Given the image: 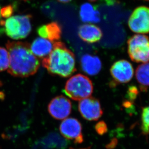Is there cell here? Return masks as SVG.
Listing matches in <instances>:
<instances>
[{
	"label": "cell",
	"mask_w": 149,
	"mask_h": 149,
	"mask_svg": "<svg viewBox=\"0 0 149 149\" xmlns=\"http://www.w3.org/2000/svg\"><path fill=\"white\" fill-rule=\"evenodd\" d=\"M128 52L131 60L136 63L149 62V38L136 35L128 41Z\"/></svg>",
	"instance_id": "5b68a950"
},
{
	"label": "cell",
	"mask_w": 149,
	"mask_h": 149,
	"mask_svg": "<svg viewBox=\"0 0 149 149\" xmlns=\"http://www.w3.org/2000/svg\"><path fill=\"white\" fill-rule=\"evenodd\" d=\"M95 130L98 134L100 135H103L106 133L108 130V128L106 124L103 121H101L95 125Z\"/></svg>",
	"instance_id": "ffe728a7"
},
{
	"label": "cell",
	"mask_w": 149,
	"mask_h": 149,
	"mask_svg": "<svg viewBox=\"0 0 149 149\" xmlns=\"http://www.w3.org/2000/svg\"><path fill=\"white\" fill-rule=\"evenodd\" d=\"M31 18L29 15L12 16L5 22L1 21V24L4 26L7 36L15 40L22 39L27 37L31 32Z\"/></svg>",
	"instance_id": "277c9868"
},
{
	"label": "cell",
	"mask_w": 149,
	"mask_h": 149,
	"mask_svg": "<svg viewBox=\"0 0 149 149\" xmlns=\"http://www.w3.org/2000/svg\"><path fill=\"white\" fill-rule=\"evenodd\" d=\"M53 45L52 42L47 39L38 37L33 42L31 49L36 57L43 59L52 52Z\"/></svg>",
	"instance_id": "4fadbf2b"
},
{
	"label": "cell",
	"mask_w": 149,
	"mask_h": 149,
	"mask_svg": "<svg viewBox=\"0 0 149 149\" xmlns=\"http://www.w3.org/2000/svg\"><path fill=\"white\" fill-rule=\"evenodd\" d=\"M1 81H0V85H1Z\"/></svg>",
	"instance_id": "83f0119b"
},
{
	"label": "cell",
	"mask_w": 149,
	"mask_h": 149,
	"mask_svg": "<svg viewBox=\"0 0 149 149\" xmlns=\"http://www.w3.org/2000/svg\"><path fill=\"white\" fill-rule=\"evenodd\" d=\"M128 26L136 33H149V8L139 6L134 10L128 19Z\"/></svg>",
	"instance_id": "8992f818"
},
{
	"label": "cell",
	"mask_w": 149,
	"mask_h": 149,
	"mask_svg": "<svg viewBox=\"0 0 149 149\" xmlns=\"http://www.w3.org/2000/svg\"><path fill=\"white\" fill-rule=\"evenodd\" d=\"M63 92L73 100L80 101L91 95L93 92V85L89 77L79 74L67 81Z\"/></svg>",
	"instance_id": "3957f363"
},
{
	"label": "cell",
	"mask_w": 149,
	"mask_h": 149,
	"mask_svg": "<svg viewBox=\"0 0 149 149\" xmlns=\"http://www.w3.org/2000/svg\"><path fill=\"white\" fill-rule=\"evenodd\" d=\"M111 75L118 83H125L130 81L134 75L132 65L127 61L119 60L114 63L110 69Z\"/></svg>",
	"instance_id": "30bf717a"
},
{
	"label": "cell",
	"mask_w": 149,
	"mask_h": 149,
	"mask_svg": "<svg viewBox=\"0 0 149 149\" xmlns=\"http://www.w3.org/2000/svg\"><path fill=\"white\" fill-rule=\"evenodd\" d=\"M6 47L9 56L8 72L16 77H25L35 74L40 66L30 44L23 42H7Z\"/></svg>",
	"instance_id": "6da1fadb"
},
{
	"label": "cell",
	"mask_w": 149,
	"mask_h": 149,
	"mask_svg": "<svg viewBox=\"0 0 149 149\" xmlns=\"http://www.w3.org/2000/svg\"><path fill=\"white\" fill-rule=\"evenodd\" d=\"M4 98V93L2 92H0V99H3Z\"/></svg>",
	"instance_id": "cb8c5ba5"
},
{
	"label": "cell",
	"mask_w": 149,
	"mask_h": 149,
	"mask_svg": "<svg viewBox=\"0 0 149 149\" xmlns=\"http://www.w3.org/2000/svg\"><path fill=\"white\" fill-rule=\"evenodd\" d=\"M138 89L135 86H132L128 90V95L131 99H135L138 95Z\"/></svg>",
	"instance_id": "7402d4cb"
},
{
	"label": "cell",
	"mask_w": 149,
	"mask_h": 149,
	"mask_svg": "<svg viewBox=\"0 0 149 149\" xmlns=\"http://www.w3.org/2000/svg\"><path fill=\"white\" fill-rule=\"evenodd\" d=\"M61 133L67 139L74 141L75 143H81L83 141L82 126L80 122L73 118L65 119L60 125Z\"/></svg>",
	"instance_id": "ba28073f"
},
{
	"label": "cell",
	"mask_w": 149,
	"mask_h": 149,
	"mask_svg": "<svg viewBox=\"0 0 149 149\" xmlns=\"http://www.w3.org/2000/svg\"><path fill=\"white\" fill-rule=\"evenodd\" d=\"M9 65L8 52L6 49L0 47V72L6 70Z\"/></svg>",
	"instance_id": "e0dca14e"
},
{
	"label": "cell",
	"mask_w": 149,
	"mask_h": 149,
	"mask_svg": "<svg viewBox=\"0 0 149 149\" xmlns=\"http://www.w3.org/2000/svg\"><path fill=\"white\" fill-rule=\"evenodd\" d=\"M79 111L83 118L90 121L98 120L103 114L100 101L93 97L79 101Z\"/></svg>",
	"instance_id": "52a82bcc"
},
{
	"label": "cell",
	"mask_w": 149,
	"mask_h": 149,
	"mask_svg": "<svg viewBox=\"0 0 149 149\" xmlns=\"http://www.w3.org/2000/svg\"><path fill=\"white\" fill-rule=\"evenodd\" d=\"M72 109V104L69 99L63 95L54 98L48 106V111L50 115L57 120L66 119Z\"/></svg>",
	"instance_id": "9c48e42d"
},
{
	"label": "cell",
	"mask_w": 149,
	"mask_h": 149,
	"mask_svg": "<svg viewBox=\"0 0 149 149\" xmlns=\"http://www.w3.org/2000/svg\"><path fill=\"white\" fill-rule=\"evenodd\" d=\"M42 63L50 74L62 77H68L76 71L74 53L61 42L53 44L52 52Z\"/></svg>",
	"instance_id": "7a4b0ae2"
},
{
	"label": "cell",
	"mask_w": 149,
	"mask_h": 149,
	"mask_svg": "<svg viewBox=\"0 0 149 149\" xmlns=\"http://www.w3.org/2000/svg\"><path fill=\"white\" fill-rule=\"evenodd\" d=\"M136 77L142 86H149V62L139 65L136 71Z\"/></svg>",
	"instance_id": "9a60e30c"
},
{
	"label": "cell",
	"mask_w": 149,
	"mask_h": 149,
	"mask_svg": "<svg viewBox=\"0 0 149 149\" xmlns=\"http://www.w3.org/2000/svg\"><path fill=\"white\" fill-rule=\"evenodd\" d=\"M79 37L88 43H95L102 38V31L98 27L92 24H84L79 26L78 31Z\"/></svg>",
	"instance_id": "8fae6325"
},
{
	"label": "cell",
	"mask_w": 149,
	"mask_h": 149,
	"mask_svg": "<svg viewBox=\"0 0 149 149\" xmlns=\"http://www.w3.org/2000/svg\"><path fill=\"white\" fill-rule=\"evenodd\" d=\"M37 33L39 36L43 38L47 39V33L46 30V25H42L38 28Z\"/></svg>",
	"instance_id": "44dd1931"
},
{
	"label": "cell",
	"mask_w": 149,
	"mask_h": 149,
	"mask_svg": "<svg viewBox=\"0 0 149 149\" xmlns=\"http://www.w3.org/2000/svg\"><path fill=\"white\" fill-rule=\"evenodd\" d=\"M0 11H1V7H0ZM1 14H0V19H1Z\"/></svg>",
	"instance_id": "484cf974"
},
{
	"label": "cell",
	"mask_w": 149,
	"mask_h": 149,
	"mask_svg": "<svg viewBox=\"0 0 149 149\" xmlns=\"http://www.w3.org/2000/svg\"><path fill=\"white\" fill-rule=\"evenodd\" d=\"M80 63L82 70L90 76L98 74L102 68V63L97 56L84 55L81 57Z\"/></svg>",
	"instance_id": "7c38bea8"
},
{
	"label": "cell",
	"mask_w": 149,
	"mask_h": 149,
	"mask_svg": "<svg viewBox=\"0 0 149 149\" xmlns=\"http://www.w3.org/2000/svg\"><path fill=\"white\" fill-rule=\"evenodd\" d=\"M79 17L82 22H84L97 23L100 21L99 12L89 3H84L81 6Z\"/></svg>",
	"instance_id": "5bb4252c"
},
{
	"label": "cell",
	"mask_w": 149,
	"mask_h": 149,
	"mask_svg": "<svg viewBox=\"0 0 149 149\" xmlns=\"http://www.w3.org/2000/svg\"><path fill=\"white\" fill-rule=\"evenodd\" d=\"M89 1H96V0H89Z\"/></svg>",
	"instance_id": "d4e9b609"
},
{
	"label": "cell",
	"mask_w": 149,
	"mask_h": 149,
	"mask_svg": "<svg viewBox=\"0 0 149 149\" xmlns=\"http://www.w3.org/2000/svg\"><path fill=\"white\" fill-rule=\"evenodd\" d=\"M70 149H73V148H70Z\"/></svg>",
	"instance_id": "4316f807"
},
{
	"label": "cell",
	"mask_w": 149,
	"mask_h": 149,
	"mask_svg": "<svg viewBox=\"0 0 149 149\" xmlns=\"http://www.w3.org/2000/svg\"><path fill=\"white\" fill-rule=\"evenodd\" d=\"M58 1H60V2H61V3H68L69 1H71L72 0H58Z\"/></svg>",
	"instance_id": "603a6c76"
},
{
	"label": "cell",
	"mask_w": 149,
	"mask_h": 149,
	"mask_svg": "<svg viewBox=\"0 0 149 149\" xmlns=\"http://www.w3.org/2000/svg\"><path fill=\"white\" fill-rule=\"evenodd\" d=\"M141 130L144 134H149V106L143 108L142 109Z\"/></svg>",
	"instance_id": "ac0fdd59"
},
{
	"label": "cell",
	"mask_w": 149,
	"mask_h": 149,
	"mask_svg": "<svg viewBox=\"0 0 149 149\" xmlns=\"http://www.w3.org/2000/svg\"><path fill=\"white\" fill-rule=\"evenodd\" d=\"M46 25L47 39L50 41H55L61 38L62 28L57 22H52Z\"/></svg>",
	"instance_id": "2e32d148"
},
{
	"label": "cell",
	"mask_w": 149,
	"mask_h": 149,
	"mask_svg": "<svg viewBox=\"0 0 149 149\" xmlns=\"http://www.w3.org/2000/svg\"><path fill=\"white\" fill-rule=\"evenodd\" d=\"M13 9L11 6H6L1 9V16L4 18H9L13 14Z\"/></svg>",
	"instance_id": "d6986e66"
}]
</instances>
